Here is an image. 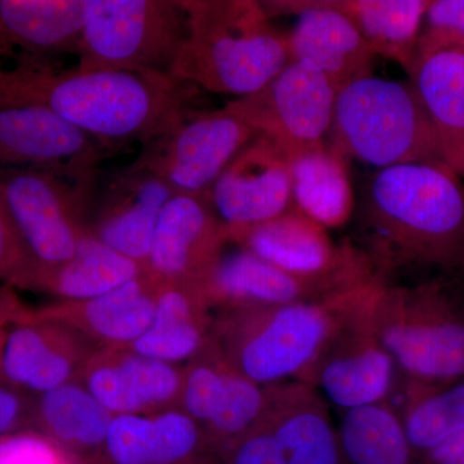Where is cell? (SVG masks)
Segmentation results:
<instances>
[{"label":"cell","mask_w":464,"mask_h":464,"mask_svg":"<svg viewBox=\"0 0 464 464\" xmlns=\"http://www.w3.org/2000/svg\"><path fill=\"white\" fill-rule=\"evenodd\" d=\"M199 90L172 75L123 70H65L50 61L0 63V105L51 110L108 151L146 145L191 110Z\"/></svg>","instance_id":"obj_1"},{"label":"cell","mask_w":464,"mask_h":464,"mask_svg":"<svg viewBox=\"0 0 464 464\" xmlns=\"http://www.w3.org/2000/svg\"><path fill=\"white\" fill-rule=\"evenodd\" d=\"M362 255L384 282L406 268L464 274V186L445 163L377 169L357 208Z\"/></svg>","instance_id":"obj_2"},{"label":"cell","mask_w":464,"mask_h":464,"mask_svg":"<svg viewBox=\"0 0 464 464\" xmlns=\"http://www.w3.org/2000/svg\"><path fill=\"white\" fill-rule=\"evenodd\" d=\"M186 36L170 75L198 90L250 96L288 65V34L256 0H181Z\"/></svg>","instance_id":"obj_3"},{"label":"cell","mask_w":464,"mask_h":464,"mask_svg":"<svg viewBox=\"0 0 464 464\" xmlns=\"http://www.w3.org/2000/svg\"><path fill=\"white\" fill-rule=\"evenodd\" d=\"M381 279L320 301L218 311L210 342L232 368L262 386L299 380L348 314Z\"/></svg>","instance_id":"obj_4"},{"label":"cell","mask_w":464,"mask_h":464,"mask_svg":"<svg viewBox=\"0 0 464 464\" xmlns=\"http://www.w3.org/2000/svg\"><path fill=\"white\" fill-rule=\"evenodd\" d=\"M329 145L346 159L383 169L445 163L444 148L411 82L366 75L338 91Z\"/></svg>","instance_id":"obj_5"},{"label":"cell","mask_w":464,"mask_h":464,"mask_svg":"<svg viewBox=\"0 0 464 464\" xmlns=\"http://www.w3.org/2000/svg\"><path fill=\"white\" fill-rule=\"evenodd\" d=\"M374 322L400 375L429 383L464 378V295L444 279L383 282Z\"/></svg>","instance_id":"obj_6"},{"label":"cell","mask_w":464,"mask_h":464,"mask_svg":"<svg viewBox=\"0 0 464 464\" xmlns=\"http://www.w3.org/2000/svg\"><path fill=\"white\" fill-rule=\"evenodd\" d=\"M186 27L181 0H84L76 69L170 75Z\"/></svg>","instance_id":"obj_7"},{"label":"cell","mask_w":464,"mask_h":464,"mask_svg":"<svg viewBox=\"0 0 464 464\" xmlns=\"http://www.w3.org/2000/svg\"><path fill=\"white\" fill-rule=\"evenodd\" d=\"M258 132L228 109L188 110L167 132L142 146L133 161L176 194L206 195Z\"/></svg>","instance_id":"obj_8"},{"label":"cell","mask_w":464,"mask_h":464,"mask_svg":"<svg viewBox=\"0 0 464 464\" xmlns=\"http://www.w3.org/2000/svg\"><path fill=\"white\" fill-rule=\"evenodd\" d=\"M382 283L348 314L298 380L315 387L326 401L343 411L389 402L398 387V368L374 322V301Z\"/></svg>","instance_id":"obj_9"},{"label":"cell","mask_w":464,"mask_h":464,"mask_svg":"<svg viewBox=\"0 0 464 464\" xmlns=\"http://www.w3.org/2000/svg\"><path fill=\"white\" fill-rule=\"evenodd\" d=\"M337 94V87L316 67L290 61L262 90L230 101L225 108L290 159L325 145Z\"/></svg>","instance_id":"obj_10"},{"label":"cell","mask_w":464,"mask_h":464,"mask_svg":"<svg viewBox=\"0 0 464 464\" xmlns=\"http://www.w3.org/2000/svg\"><path fill=\"white\" fill-rule=\"evenodd\" d=\"M93 188L30 168L0 169V195L27 248L39 265L67 261L90 232Z\"/></svg>","instance_id":"obj_11"},{"label":"cell","mask_w":464,"mask_h":464,"mask_svg":"<svg viewBox=\"0 0 464 464\" xmlns=\"http://www.w3.org/2000/svg\"><path fill=\"white\" fill-rule=\"evenodd\" d=\"M108 150L51 110L0 105V169L30 168L93 188Z\"/></svg>","instance_id":"obj_12"},{"label":"cell","mask_w":464,"mask_h":464,"mask_svg":"<svg viewBox=\"0 0 464 464\" xmlns=\"http://www.w3.org/2000/svg\"><path fill=\"white\" fill-rule=\"evenodd\" d=\"M208 199L228 243L240 232L284 215L295 207L288 157L258 134L213 183Z\"/></svg>","instance_id":"obj_13"},{"label":"cell","mask_w":464,"mask_h":464,"mask_svg":"<svg viewBox=\"0 0 464 464\" xmlns=\"http://www.w3.org/2000/svg\"><path fill=\"white\" fill-rule=\"evenodd\" d=\"M374 279V273L304 276L239 249L222 255L200 288L212 310L225 311L320 301Z\"/></svg>","instance_id":"obj_14"},{"label":"cell","mask_w":464,"mask_h":464,"mask_svg":"<svg viewBox=\"0 0 464 464\" xmlns=\"http://www.w3.org/2000/svg\"><path fill=\"white\" fill-rule=\"evenodd\" d=\"M99 348L63 324L29 311L9 332L3 355V383L39 396L79 380Z\"/></svg>","instance_id":"obj_15"},{"label":"cell","mask_w":464,"mask_h":464,"mask_svg":"<svg viewBox=\"0 0 464 464\" xmlns=\"http://www.w3.org/2000/svg\"><path fill=\"white\" fill-rule=\"evenodd\" d=\"M227 243L208 194H174L159 217L146 270L160 282L200 285Z\"/></svg>","instance_id":"obj_16"},{"label":"cell","mask_w":464,"mask_h":464,"mask_svg":"<svg viewBox=\"0 0 464 464\" xmlns=\"http://www.w3.org/2000/svg\"><path fill=\"white\" fill-rule=\"evenodd\" d=\"M230 243L268 264L304 276L374 273L355 244L337 246L328 228L295 207L266 224L240 232Z\"/></svg>","instance_id":"obj_17"},{"label":"cell","mask_w":464,"mask_h":464,"mask_svg":"<svg viewBox=\"0 0 464 464\" xmlns=\"http://www.w3.org/2000/svg\"><path fill=\"white\" fill-rule=\"evenodd\" d=\"M78 382L114 415H148L179 408L182 366L130 348H100Z\"/></svg>","instance_id":"obj_18"},{"label":"cell","mask_w":464,"mask_h":464,"mask_svg":"<svg viewBox=\"0 0 464 464\" xmlns=\"http://www.w3.org/2000/svg\"><path fill=\"white\" fill-rule=\"evenodd\" d=\"M262 5L271 17H297L288 34L290 61H304L316 67L338 91L372 74L377 57L374 52L356 27L324 0H275Z\"/></svg>","instance_id":"obj_19"},{"label":"cell","mask_w":464,"mask_h":464,"mask_svg":"<svg viewBox=\"0 0 464 464\" xmlns=\"http://www.w3.org/2000/svg\"><path fill=\"white\" fill-rule=\"evenodd\" d=\"M174 194L163 179L130 164L109 177L90 230L110 248L146 268L159 217Z\"/></svg>","instance_id":"obj_20"},{"label":"cell","mask_w":464,"mask_h":464,"mask_svg":"<svg viewBox=\"0 0 464 464\" xmlns=\"http://www.w3.org/2000/svg\"><path fill=\"white\" fill-rule=\"evenodd\" d=\"M264 423L286 464H350L322 393L298 380L266 386Z\"/></svg>","instance_id":"obj_21"},{"label":"cell","mask_w":464,"mask_h":464,"mask_svg":"<svg viewBox=\"0 0 464 464\" xmlns=\"http://www.w3.org/2000/svg\"><path fill=\"white\" fill-rule=\"evenodd\" d=\"M159 284L160 280L146 270L99 297L57 301L35 308V313L74 329L99 350L130 347L148 331L152 322Z\"/></svg>","instance_id":"obj_22"},{"label":"cell","mask_w":464,"mask_h":464,"mask_svg":"<svg viewBox=\"0 0 464 464\" xmlns=\"http://www.w3.org/2000/svg\"><path fill=\"white\" fill-rule=\"evenodd\" d=\"M99 464H212L206 433L181 409L116 415Z\"/></svg>","instance_id":"obj_23"},{"label":"cell","mask_w":464,"mask_h":464,"mask_svg":"<svg viewBox=\"0 0 464 464\" xmlns=\"http://www.w3.org/2000/svg\"><path fill=\"white\" fill-rule=\"evenodd\" d=\"M213 317L199 284L160 282L152 322L128 348L169 364L188 362L209 342Z\"/></svg>","instance_id":"obj_24"},{"label":"cell","mask_w":464,"mask_h":464,"mask_svg":"<svg viewBox=\"0 0 464 464\" xmlns=\"http://www.w3.org/2000/svg\"><path fill=\"white\" fill-rule=\"evenodd\" d=\"M83 23L84 0H0V43L14 56L76 54Z\"/></svg>","instance_id":"obj_25"},{"label":"cell","mask_w":464,"mask_h":464,"mask_svg":"<svg viewBox=\"0 0 464 464\" xmlns=\"http://www.w3.org/2000/svg\"><path fill=\"white\" fill-rule=\"evenodd\" d=\"M253 382L232 368L212 342L182 366L179 409L204 432L215 433L230 426L248 411Z\"/></svg>","instance_id":"obj_26"},{"label":"cell","mask_w":464,"mask_h":464,"mask_svg":"<svg viewBox=\"0 0 464 464\" xmlns=\"http://www.w3.org/2000/svg\"><path fill=\"white\" fill-rule=\"evenodd\" d=\"M411 83L438 130L448 166L464 177L463 48L418 56Z\"/></svg>","instance_id":"obj_27"},{"label":"cell","mask_w":464,"mask_h":464,"mask_svg":"<svg viewBox=\"0 0 464 464\" xmlns=\"http://www.w3.org/2000/svg\"><path fill=\"white\" fill-rule=\"evenodd\" d=\"M35 431L84 464H99L114 415L75 381L35 396Z\"/></svg>","instance_id":"obj_28"},{"label":"cell","mask_w":464,"mask_h":464,"mask_svg":"<svg viewBox=\"0 0 464 464\" xmlns=\"http://www.w3.org/2000/svg\"><path fill=\"white\" fill-rule=\"evenodd\" d=\"M356 27L375 56L399 63L411 76L429 0H324Z\"/></svg>","instance_id":"obj_29"},{"label":"cell","mask_w":464,"mask_h":464,"mask_svg":"<svg viewBox=\"0 0 464 464\" xmlns=\"http://www.w3.org/2000/svg\"><path fill=\"white\" fill-rule=\"evenodd\" d=\"M288 160L295 207L324 227L346 225L356 208L347 159L326 142Z\"/></svg>","instance_id":"obj_30"},{"label":"cell","mask_w":464,"mask_h":464,"mask_svg":"<svg viewBox=\"0 0 464 464\" xmlns=\"http://www.w3.org/2000/svg\"><path fill=\"white\" fill-rule=\"evenodd\" d=\"M145 271L143 266L110 248L90 230L67 261L41 266L36 292L58 301H84L105 295Z\"/></svg>","instance_id":"obj_31"},{"label":"cell","mask_w":464,"mask_h":464,"mask_svg":"<svg viewBox=\"0 0 464 464\" xmlns=\"http://www.w3.org/2000/svg\"><path fill=\"white\" fill-rule=\"evenodd\" d=\"M400 402L392 405L415 454H424L464 432V378L429 383L400 375Z\"/></svg>","instance_id":"obj_32"},{"label":"cell","mask_w":464,"mask_h":464,"mask_svg":"<svg viewBox=\"0 0 464 464\" xmlns=\"http://www.w3.org/2000/svg\"><path fill=\"white\" fill-rule=\"evenodd\" d=\"M338 431L350 464H422L390 402L343 411Z\"/></svg>","instance_id":"obj_33"},{"label":"cell","mask_w":464,"mask_h":464,"mask_svg":"<svg viewBox=\"0 0 464 464\" xmlns=\"http://www.w3.org/2000/svg\"><path fill=\"white\" fill-rule=\"evenodd\" d=\"M39 268L0 195V284L36 292Z\"/></svg>","instance_id":"obj_34"},{"label":"cell","mask_w":464,"mask_h":464,"mask_svg":"<svg viewBox=\"0 0 464 464\" xmlns=\"http://www.w3.org/2000/svg\"><path fill=\"white\" fill-rule=\"evenodd\" d=\"M444 48L464 50V0H433L427 7L417 57Z\"/></svg>","instance_id":"obj_35"},{"label":"cell","mask_w":464,"mask_h":464,"mask_svg":"<svg viewBox=\"0 0 464 464\" xmlns=\"http://www.w3.org/2000/svg\"><path fill=\"white\" fill-rule=\"evenodd\" d=\"M0 464H84L47 436L29 430L0 436Z\"/></svg>","instance_id":"obj_36"},{"label":"cell","mask_w":464,"mask_h":464,"mask_svg":"<svg viewBox=\"0 0 464 464\" xmlns=\"http://www.w3.org/2000/svg\"><path fill=\"white\" fill-rule=\"evenodd\" d=\"M212 464H286V460L273 433L259 422L213 450Z\"/></svg>","instance_id":"obj_37"},{"label":"cell","mask_w":464,"mask_h":464,"mask_svg":"<svg viewBox=\"0 0 464 464\" xmlns=\"http://www.w3.org/2000/svg\"><path fill=\"white\" fill-rule=\"evenodd\" d=\"M34 409L32 396L0 383V436L35 430Z\"/></svg>","instance_id":"obj_38"},{"label":"cell","mask_w":464,"mask_h":464,"mask_svg":"<svg viewBox=\"0 0 464 464\" xmlns=\"http://www.w3.org/2000/svg\"><path fill=\"white\" fill-rule=\"evenodd\" d=\"M29 308L18 295L17 289L0 284V383H3V355L9 332Z\"/></svg>","instance_id":"obj_39"},{"label":"cell","mask_w":464,"mask_h":464,"mask_svg":"<svg viewBox=\"0 0 464 464\" xmlns=\"http://www.w3.org/2000/svg\"><path fill=\"white\" fill-rule=\"evenodd\" d=\"M422 464H464V432L420 458Z\"/></svg>","instance_id":"obj_40"},{"label":"cell","mask_w":464,"mask_h":464,"mask_svg":"<svg viewBox=\"0 0 464 464\" xmlns=\"http://www.w3.org/2000/svg\"><path fill=\"white\" fill-rule=\"evenodd\" d=\"M11 56H14V54H12L11 52H9L7 48H5V45L0 43V63H2L3 58Z\"/></svg>","instance_id":"obj_41"}]
</instances>
